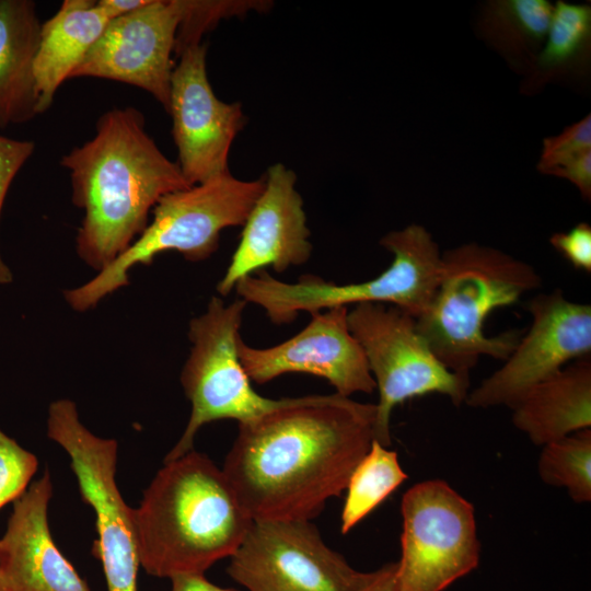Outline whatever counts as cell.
<instances>
[{"mask_svg": "<svg viewBox=\"0 0 591 591\" xmlns=\"http://www.w3.org/2000/svg\"><path fill=\"white\" fill-rule=\"evenodd\" d=\"M228 575L248 591H360L374 571L351 567L311 521H253Z\"/></svg>", "mask_w": 591, "mask_h": 591, "instance_id": "8fae6325", "label": "cell"}, {"mask_svg": "<svg viewBox=\"0 0 591 591\" xmlns=\"http://www.w3.org/2000/svg\"><path fill=\"white\" fill-rule=\"evenodd\" d=\"M537 471L542 482L566 488L575 502H589L591 429H582L544 444Z\"/></svg>", "mask_w": 591, "mask_h": 591, "instance_id": "603a6c76", "label": "cell"}, {"mask_svg": "<svg viewBox=\"0 0 591 591\" xmlns=\"http://www.w3.org/2000/svg\"><path fill=\"white\" fill-rule=\"evenodd\" d=\"M591 7L557 1L543 49L535 57L541 74H555L578 62L589 49Z\"/></svg>", "mask_w": 591, "mask_h": 591, "instance_id": "cb8c5ba5", "label": "cell"}, {"mask_svg": "<svg viewBox=\"0 0 591 591\" xmlns=\"http://www.w3.org/2000/svg\"><path fill=\"white\" fill-rule=\"evenodd\" d=\"M144 126L135 107L109 109L95 136L60 160L70 172L72 202L83 211L77 253L97 271L143 232L160 198L192 186Z\"/></svg>", "mask_w": 591, "mask_h": 591, "instance_id": "7a4b0ae2", "label": "cell"}, {"mask_svg": "<svg viewBox=\"0 0 591 591\" xmlns=\"http://www.w3.org/2000/svg\"><path fill=\"white\" fill-rule=\"evenodd\" d=\"M132 515L140 566L170 579L230 558L253 523L222 470L194 450L164 462Z\"/></svg>", "mask_w": 591, "mask_h": 591, "instance_id": "3957f363", "label": "cell"}, {"mask_svg": "<svg viewBox=\"0 0 591 591\" xmlns=\"http://www.w3.org/2000/svg\"><path fill=\"white\" fill-rule=\"evenodd\" d=\"M553 5L546 0L489 2L482 16V32L508 55L531 54L545 40Z\"/></svg>", "mask_w": 591, "mask_h": 591, "instance_id": "44dd1931", "label": "cell"}, {"mask_svg": "<svg viewBox=\"0 0 591 591\" xmlns=\"http://www.w3.org/2000/svg\"><path fill=\"white\" fill-rule=\"evenodd\" d=\"M171 591H239L213 584L205 578V575L199 573L174 576L171 578Z\"/></svg>", "mask_w": 591, "mask_h": 591, "instance_id": "4dcf8cb0", "label": "cell"}, {"mask_svg": "<svg viewBox=\"0 0 591 591\" xmlns=\"http://www.w3.org/2000/svg\"><path fill=\"white\" fill-rule=\"evenodd\" d=\"M265 186V178L239 179L231 173L164 195L143 232L109 265L84 285L65 291L69 305L84 312L129 283L136 265H150L161 253L175 251L189 262L209 258L221 231L243 225Z\"/></svg>", "mask_w": 591, "mask_h": 591, "instance_id": "5b68a950", "label": "cell"}, {"mask_svg": "<svg viewBox=\"0 0 591 591\" xmlns=\"http://www.w3.org/2000/svg\"><path fill=\"white\" fill-rule=\"evenodd\" d=\"M396 591H443L480 559L473 505L441 479L415 484L401 503Z\"/></svg>", "mask_w": 591, "mask_h": 591, "instance_id": "9c48e42d", "label": "cell"}, {"mask_svg": "<svg viewBox=\"0 0 591 591\" xmlns=\"http://www.w3.org/2000/svg\"><path fill=\"white\" fill-rule=\"evenodd\" d=\"M512 422L535 445L591 427V359L566 364L537 383L511 407Z\"/></svg>", "mask_w": 591, "mask_h": 591, "instance_id": "ac0fdd59", "label": "cell"}, {"mask_svg": "<svg viewBox=\"0 0 591 591\" xmlns=\"http://www.w3.org/2000/svg\"><path fill=\"white\" fill-rule=\"evenodd\" d=\"M591 150V116L566 127L559 135L543 140L537 169L545 174L549 169Z\"/></svg>", "mask_w": 591, "mask_h": 591, "instance_id": "4316f807", "label": "cell"}, {"mask_svg": "<svg viewBox=\"0 0 591 591\" xmlns=\"http://www.w3.org/2000/svg\"><path fill=\"white\" fill-rule=\"evenodd\" d=\"M265 186L243 224L240 243L217 292L225 297L244 277L270 266L277 273L306 263L312 254L296 173L282 163L266 172Z\"/></svg>", "mask_w": 591, "mask_h": 591, "instance_id": "2e32d148", "label": "cell"}, {"mask_svg": "<svg viewBox=\"0 0 591 591\" xmlns=\"http://www.w3.org/2000/svg\"><path fill=\"white\" fill-rule=\"evenodd\" d=\"M310 315L309 324L300 333L269 348H254L239 338V359L250 380L265 384L286 373H305L324 378L345 397L371 394L375 382L364 352L349 329L348 308L336 306Z\"/></svg>", "mask_w": 591, "mask_h": 591, "instance_id": "9a60e30c", "label": "cell"}, {"mask_svg": "<svg viewBox=\"0 0 591 591\" xmlns=\"http://www.w3.org/2000/svg\"><path fill=\"white\" fill-rule=\"evenodd\" d=\"M348 325L379 392L373 437L381 445H391L392 412L407 399L438 393L455 406L465 403L470 376L450 371L437 358L412 315L393 305L360 303L348 311Z\"/></svg>", "mask_w": 591, "mask_h": 591, "instance_id": "ba28073f", "label": "cell"}, {"mask_svg": "<svg viewBox=\"0 0 591 591\" xmlns=\"http://www.w3.org/2000/svg\"><path fill=\"white\" fill-rule=\"evenodd\" d=\"M184 0H150L109 21L71 78L93 77L138 86L167 112L173 54Z\"/></svg>", "mask_w": 591, "mask_h": 591, "instance_id": "5bb4252c", "label": "cell"}, {"mask_svg": "<svg viewBox=\"0 0 591 591\" xmlns=\"http://www.w3.org/2000/svg\"><path fill=\"white\" fill-rule=\"evenodd\" d=\"M380 244L393 260L380 275L362 282L337 285L303 275L291 283L259 270L241 279L234 289L240 299L260 306L277 325L291 323L300 312L360 303L393 305L418 318L429 306L439 281V245L425 227L415 223L389 232Z\"/></svg>", "mask_w": 591, "mask_h": 591, "instance_id": "8992f818", "label": "cell"}, {"mask_svg": "<svg viewBox=\"0 0 591 591\" xmlns=\"http://www.w3.org/2000/svg\"><path fill=\"white\" fill-rule=\"evenodd\" d=\"M47 436L69 454L82 500L95 512L99 538L92 554L101 560L107 591H138L140 561L132 508L125 503L115 480L116 440L92 433L70 399L49 405Z\"/></svg>", "mask_w": 591, "mask_h": 591, "instance_id": "30bf717a", "label": "cell"}, {"mask_svg": "<svg viewBox=\"0 0 591 591\" xmlns=\"http://www.w3.org/2000/svg\"><path fill=\"white\" fill-rule=\"evenodd\" d=\"M531 325L505 363L468 392L474 408L508 406L569 362L590 357L591 305L568 300L560 289L526 304Z\"/></svg>", "mask_w": 591, "mask_h": 591, "instance_id": "7c38bea8", "label": "cell"}, {"mask_svg": "<svg viewBox=\"0 0 591 591\" xmlns=\"http://www.w3.org/2000/svg\"><path fill=\"white\" fill-rule=\"evenodd\" d=\"M37 466L36 456L0 429V509L27 489Z\"/></svg>", "mask_w": 591, "mask_h": 591, "instance_id": "484cf974", "label": "cell"}, {"mask_svg": "<svg viewBox=\"0 0 591 591\" xmlns=\"http://www.w3.org/2000/svg\"><path fill=\"white\" fill-rule=\"evenodd\" d=\"M108 23L92 0H65L59 10L42 23L33 67L38 114L50 107L58 88L70 79Z\"/></svg>", "mask_w": 591, "mask_h": 591, "instance_id": "d6986e66", "label": "cell"}, {"mask_svg": "<svg viewBox=\"0 0 591 591\" xmlns=\"http://www.w3.org/2000/svg\"><path fill=\"white\" fill-rule=\"evenodd\" d=\"M268 7V2L264 1L184 0L183 18L175 39V56L189 45L200 44L201 36L220 20L245 14L251 9Z\"/></svg>", "mask_w": 591, "mask_h": 591, "instance_id": "d4e9b609", "label": "cell"}, {"mask_svg": "<svg viewBox=\"0 0 591 591\" xmlns=\"http://www.w3.org/2000/svg\"><path fill=\"white\" fill-rule=\"evenodd\" d=\"M375 404L337 393L239 425L222 472L253 521H311L370 450Z\"/></svg>", "mask_w": 591, "mask_h": 591, "instance_id": "6da1fadb", "label": "cell"}, {"mask_svg": "<svg viewBox=\"0 0 591 591\" xmlns=\"http://www.w3.org/2000/svg\"><path fill=\"white\" fill-rule=\"evenodd\" d=\"M51 495L50 474L46 470L13 501L0 538V591H90L51 537Z\"/></svg>", "mask_w": 591, "mask_h": 591, "instance_id": "e0dca14e", "label": "cell"}, {"mask_svg": "<svg viewBox=\"0 0 591 591\" xmlns=\"http://www.w3.org/2000/svg\"><path fill=\"white\" fill-rule=\"evenodd\" d=\"M35 144L0 136V215L11 183L24 163L33 154ZM12 281V273L0 255V283Z\"/></svg>", "mask_w": 591, "mask_h": 591, "instance_id": "83f0119b", "label": "cell"}, {"mask_svg": "<svg viewBox=\"0 0 591 591\" xmlns=\"http://www.w3.org/2000/svg\"><path fill=\"white\" fill-rule=\"evenodd\" d=\"M395 563L374 570L372 579L360 591H396L394 584Z\"/></svg>", "mask_w": 591, "mask_h": 591, "instance_id": "d6a6232c", "label": "cell"}, {"mask_svg": "<svg viewBox=\"0 0 591 591\" xmlns=\"http://www.w3.org/2000/svg\"><path fill=\"white\" fill-rule=\"evenodd\" d=\"M42 23L31 0H0V128L38 115L34 60Z\"/></svg>", "mask_w": 591, "mask_h": 591, "instance_id": "ffe728a7", "label": "cell"}, {"mask_svg": "<svg viewBox=\"0 0 591 591\" xmlns=\"http://www.w3.org/2000/svg\"><path fill=\"white\" fill-rule=\"evenodd\" d=\"M541 285L529 263L476 242L461 244L441 254L439 281L417 328L450 371L470 376L480 357L505 361L522 336L519 329L487 336L490 313Z\"/></svg>", "mask_w": 591, "mask_h": 591, "instance_id": "277c9868", "label": "cell"}, {"mask_svg": "<svg viewBox=\"0 0 591 591\" xmlns=\"http://www.w3.org/2000/svg\"><path fill=\"white\" fill-rule=\"evenodd\" d=\"M246 304L242 299L227 304L213 296L206 311L190 320L192 347L181 372V383L192 412L182 437L164 462L192 451L196 433L206 424L221 419L246 424L296 402L297 397L267 398L253 389L237 355Z\"/></svg>", "mask_w": 591, "mask_h": 591, "instance_id": "52a82bcc", "label": "cell"}, {"mask_svg": "<svg viewBox=\"0 0 591 591\" xmlns=\"http://www.w3.org/2000/svg\"><path fill=\"white\" fill-rule=\"evenodd\" d=\"M150 0H99L96 5L109 21L143 8Z\"/></svg>", "mask_w": 591, "mask_h": 591, "instance_id": "1f68e13d", "label": "cell"}, {"mask_svg": "<svg viewBox=\"0 0 591 591\" xmlns=\"http://www.w3.org/2000/svg\"><path fill=\"white\" fill-rule=\"evenodd\" d=\"M551 245L575 268L591 271V227L580 222L566 232L554 233Z\"/></svg>", "mask_w": 591, "mask_h": 591, "instance_id": "f1b7e54d", "label": "cell"}, {"mask_svg": "<svg viewBox=\"0 0 591 591\" xmlns=\"http://www.w3.org/2000/svg\"><path fill=\"white\" fill-rule=\"evenodd\" d=\"M397 453L373 440L352 472L346 490L340 531L348 533L407 479Z\"/></svg>", "mask_w": 591, "mask_h": 591, "instance_id": "7402d4cb", "label": "cell"}, {"mask_svg": "<svg viewBox=\"0 0 591 591\" xmlns=\"http://www.w3.org/2000/svg\"><path fill=\"white\" fill-rule=\"evenodd\" d=\"M207 45L193 44L178 53L171 78L170 113L177 165L189 185L230 173L229 153L246 116L239 102L219 100L206 67Z\"/></svg>", "mask_w": 591, "mask_h": 591, "instance_id": "4fadbf2b", "label": "cell"}, {"mask_svg": "<svg viewBox=\"0 0 591 591\" xmlns=\"http://www.w3.org/2000/svg\"><path fill=\"white\" fill-rule=\"evenodd\" d=\"M545 174L568 179L578 188L584 200H590L591 150L549 169Z\"/></svg>", "mask_w": 591, "mask_h": 591, "instance_id": "f546056e", "label": "cell"}]
</instances>
